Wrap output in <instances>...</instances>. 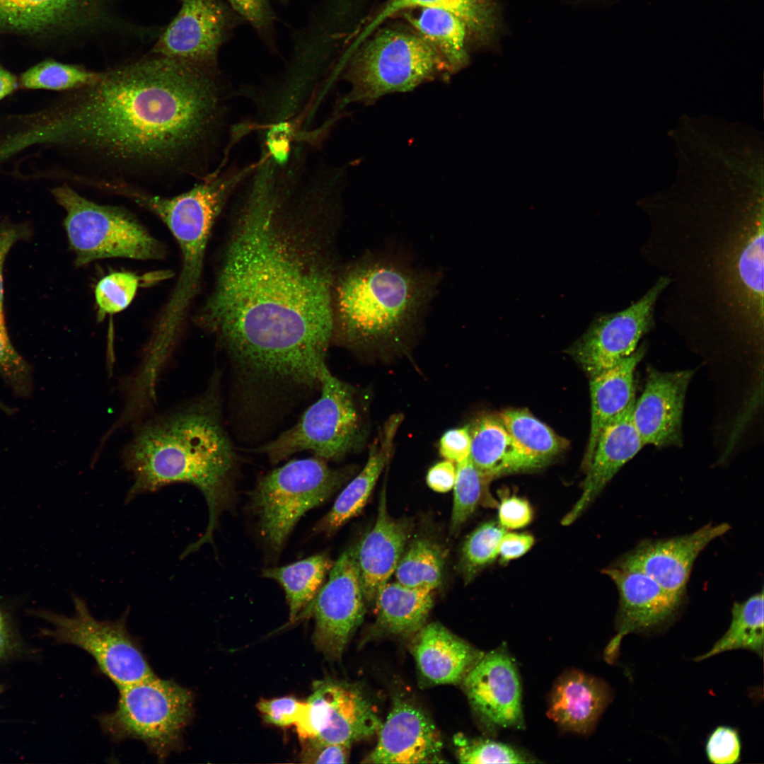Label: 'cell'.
Segmentation results:
<instances>
[{
  "mask_svg": "<svg viewBox=\"0 0 764 764\" xmlns=\"http://www.w3.org/2000/svg\"><path fill=\"white\" fill-rule=\"evenodd\" d=\"M342 185L328 171L266 158L238 189L198 323L245 386L279 392L319 381L332 343Z\"/></svg>",
  "mask_w": 764,
  "mask_h": 764,
  "instance_id": "1",
  "label": "cell"
},
{
  "mask_svg": "<svg viewBox=\"0 0 764 764\" xmlns=\"http://www.w3.org/2000/svg\"><path fill=\"white\" fill-rule=\"evenodd\" d=\"M219 75L154 54L101 71L58 109L45 141L83 155L92 186L202 180L225 127Z\"/></svg>",
  "mask_w": 764,
  "mask_h": 764,
  "instance_id": "2",
  "label": "cell"
},
{
  "mask_svg": "<svg viewBox=\"0 0 764 764\" xmlns=\"http://www.w3.org/2000/svg\"><path fill=\"white\" fill-rule=\"evenodd\" d=\"M123 460L133 479L127 502L172 484L196 487L207 502L209 521L204 534L186 550L192 553L212 542L231 493L237 460L214 388L187 406L143 424L126 446Z\"/></svg>",
  "mask_w": 764,
  "mask_h": 764,
  "instance_id": "3",
  "label": "cell"
},
{
  "mask_svg": "<svg viewBox=\"0 0 764 764\" xmlns=\"http://www.w3.org/2000/svg\"><path fill=\"white\" fill-rule=\"evenodd\" d=\"M441 279V272L390 252L367 251L341 265L332 290V343L378 354L405 351Z\"/></svg>",
  "mask_w": 764,
  "mask_h": 764,
  "instance_id": "4",
  "label": "cell"
},
{
  "mask_svg": "<svg viewBox=\"0 0 764 764\" xmlns=\"http://www.w3.org/2000/svg\"><path fill=\"white\" fill-rule=\"evenodd\" d=\"M250 173L248 166L218 168L189 190L173 197L155 195L131 186L119 190L118 195L156 215L168 228L181 251L179 278L150 341L156 350L170 352L175 343L199 288L213 226Z\"/></svg>",
  "mask_w": 764,
  "mask_h": 764,
  "instance_id": "5",
  "label": "cell"
},
{
  "mask_svg": "<svg viewBox=\"0 0 764 764\" xmlns=\"http://www.w3.org/2000/svg\"><path fill=\"white\" fill-rule=\"evenodd\" d=\"M352 54L345 74L350 85L342 103H375L451 73L440 55L417 33L396 29L378 31Z\"/></svg>",
  "mask_w": 764,
  "mask_h": 764,
  "instance_id": "6",
  "label": "cell"
},
{
  "mask_svg": "<svg viewBox=\"0 0 764 764\" xmlns=\"http://www.w3.org/2000/svg\"><path fill=\"white\" fill-rule=\"evenodd\" d=\"M318 399L298 422L259 448L273 463L311 451L323 460H339L364 442L367 424L356 390L328 369L320 380Z\"/></svg>",
  "mask_w": 764,
  "mask_h": 764,
  "instance_id": "7",
  "label": "cell"
},
{
  "mask_svg": "<svg viewBox=\"0 0 764 764\" xmlns=\"http://www.w3.org/2000/svg\"><path fill=\"white\" fill-rule=\"evenodd\" d=\"M118 690L115 710L98 717L103 731L115 741H141L159 759L181 747L193 714L191 691L156 675Z\"/></svg>",
  "mask_w": 764,
  "mask_h": 764,
  "instance_id": "8",
  "label": "cell"
},
{
  "mask_svg": "<svg viewBox=\"0 0 764 764\" xmlns=\"http://www.w3.org/2000/svg\"><path fill=\"white\" fill-rule=\"evenodd\" d=\"M348 475L315 456L291 460L262 477L250 502L266 545L279 552L301 516L330 498Z\"/></svg>",
  "mask_w": 764,
  "mask_h": 764,
  "instance_id": "9",
  "label": "cell"
},
{
  "mask_svg": "<svg viewBox=\"0 0 764 764\" xmlns=\"http://www.w3.org/2000/svg\"><path fill=\"white\" fill-rule=\"evenodd\" d=\"M52 193L66 212L64 221L75 265L110 257L161 259L163 245L127 210L96 203L63 185Z\"/></svg>",
  "mask_w": 764,
  "mask_h": 764,
  "instance_id": "10",
  "label": "cell"
},
{
  "mask_svg": "<svg viewBox=\"0 0 764 764\" xmlns=\"http://www.w3.org/2000/svg\"><path fill=\"white\" fill-rule=\"evenodd\" d=\"M73 602L75 612L72 616L39 612V616L53 627L45 635L58 643L76 645L87 652L118 689L155 676L127 629L126 613L115 621L98 620L83 598L74 596Z\"/></svg>",
  "mask_w": 764,
  "mask_h": 764,
  "instance_id": "11",
  "label": "cell"
},
{
  "mask_svg": "<svg viewBox=\"0 0 764 764\" xmlns=\"http://www.w3.org/2000/svg\"><path fill=\"white\" fill-rule=\"evenodd\" d=\"M306 702L295 724L300 741L316 738L352 745L377 734L383 723L361 688L346 681H316Z\"/></svg>",
  "mask_w": 764,
  "mask_h": 764,
  "instance_id": "12",
  "label": "cell"
},
{
  "mask_svg": "<svg viewBox=\"0 0 764 764\" xmlns=\"http://www.w3.org/2000/svg\"><path fill=\"white\" fill-rule=\"evenodd\" d=\"M245 21L223 0H181L151 54L218 69L221 47Z\"/></svg>",
  "mask_w": 764,
  "mask_h": 764,
  "instance_id": "13",
  "label": "cell"
},
{
  "mask_svg": "<svg viewBox=\"0 0 764 764\" xmlns=\"http://www.w3.org/2000/svg\"><path fill=\"white\" fill-rule=\"evenodd\" d=\"M365 598L355 548L344 551L333 563L328 581L303 613L315 620L314 644L329 659H339L364 618Z\"/></svg>",
  "mask_w": 764,
  "mask_h": 764,
  "instance_id": "14",
  "label": "cell"
},
{
  "mask_svg": "<svg viewBox=\"0 0 764 764\" xmlns=\"http://www.w3.org/2000/svg\"><path fill=\"white\" fill-rule=\"evenodd\" d=\"M661 277L638 301L627 308L596 318L567 352L589 377L615 365L632 354L651 328L657 299L668 285Z\"/></svg>",
  "mask_w": 764,
  "mask_h": 764,
  "instance_id": "15",
  "label": "cell"
},
{
  "mask_svg": "<svg viewBox=\"0 0 764 764\" xmlns=\"http://www.w3.org/2000/svg\"><path fill=\"white\" fill-rule=\"evenodd\" d=\"M461 683L472 710L489 730L524 728L519 675L505 645L484 654Z\"/></svg>",
  "mask_w": 764,
  "mask_h": 764,
  "instance_id": "16",
  "label": "cell"
},
{
  "mask_svg": "<svg viewBox=\"0 0 764 764\" xmlns=\"http://www.w3.org/2000/svg\"><path fill=\"white\" fill-rule=\"evenodd\" d=\"M603 572L615 583L620 596L616 633L604 652L606 660L613 663L625 635L667 622L677 611L682 597L669 592L654 579L638 570L613 565L605 569Z\"/></svg>",
  "mask_w": 764,
  "mask_h": 764,
  "instance_id": "17",
  "label": "cell"
},
{
  "mask_svg": "<svg viewBox=\"0 0 764 764\" xmlns=\"http://www.w3.org/2000/svg\"><path fill=\"white\" fill-rule=\"evenodd\" d=\"M730 528L727 523H710L678 537L644 541L623 555L614 565L640 571L669 592L683 597L693 565L699 554Z\"/></svg>",
  "mask_w": 764,
  "mask_h": 764,
  "instance_id": "18",
  "label": "cell"
},
{
  "mask_svg": "<svg viewBox=\"0 0 764 764\" xmlns=\"http://www.w3.org/2000/svg\"><path fill=\"white\" fill-rule=\"evenodd\" d=\"M694 370L661 371L647 369L644 390L635 400L632 418L644 445L682 444V417L685 394Z\"/></svg>",
  "mask_w": 764,
  "mask_h": 764,
  "instance_id": "19",
  "label": "cell"
},
{
  "mask_svg": "<svg viewBox=\"0 0 764 764\" xmlns=\"http://www.w3.org/2000/svg\"><path fill=\"white\" fill-rule=\"evenodd\" d=\"M377 743L363 763H436L443 741L432 719L414 704L395 696L378 734Z\"/></svg>",
  "mask_w": 764,
  "mask_h": 764,
  "instance_id": "20",
  "label": "cell"
},
{
  "mask_svg": "<svg viewBox=\"0 0 764 764\" xmlns=\"http://www.w3.org/2000/svg\"><path fill=\"white\" fill-rule=\"evenodd\" d=\"M106 0H0V31L26 34L92 31Z\"/></svg>",
  "mask_w": 764,
  "mask_h": 764,
  "instance_id": "21",
  "label": "cell"
},
{
  "mask_svg": "<svg viewBox=\"0 0 764 764\" xmlns=\"http://www.w3.org/2000/svg\"><path fill=\"white\" fill-rule=\"evenodd\" d=\"M633 403L608 422L598 439L577 502L562 519L568 526L578 519L618 470L644 446L632 418Z\"/></svg>",
  "mask_w": 764,
  "mask_h": 764,
  "instance_id": "22",
  "label": "cell"
},
{
  "mask_svg": "<svg viewBox=\"0 0 764 764\" xmlns=\"http://www.w3.org/2000/svg\"><path fill=\"white\" fill-rule=\"evenodd\" d=\"M385 487L379 500L373 528L355 548V556L366 601H374L378 589L395 572L410 536L407 521L388 513Z\"/></svg>",
  "mask_w": 764,
  "mask_h": 764,
  "instance_id": "23",
  "label": "cell"
},
{
  "mask_svg": "<svg viewBox=\"0 0 764 764\" xmlns=\"http://www.w3.org/2000/svg\"><path fill=\"white\" fill-rule=\"evenodd\" d=\"M412 652L420 677L429 685L461 683L484 654L436 622L415 635Z\"/></svg>",
  "mask_w": 764,
  "mask_h": 764,
  "instance_id": "24",
  "label": "cell"
},
{
  "mask_svg": "<svg viewBox=\"0 0 764 764\" xmlns=\"http://www.w3.org/2000/svg\"><path fill=\"white\" fill-rule=\"evenodd\" d=\"M601 680L577 670L562 673L550 694L548 715L564 731H591L611 699Z\"/></svg>",
  "mask_w": 764,
  "mask_h": 764,
  "instance_id": "25",
  "label": "cell"
},
{
  "mask_svg": "<svg viewBox=\"0 0 764 764\" xmlns=\"http://www.w3.org/2000/svg\"><path fill=\"white\" fill-rule=\"evenodd\" d=\"M470 459L484 475L490 478L533 470L548 464L520 446L497 415H484L468 425Z\"/></svg>",
  "mask_w": 764,
  "mask_h": 764,
  "instance_id": "26",
  "label": "cell"
},
{
  "mask_svg": "<svg viewBox=\"0 0 764 764\" xmlns=\"http://www.w3.org/2000/svg\"><path fill=\"white\" fill-rule=\"evenodd\" d=\"M646 352L642 345L613 366L589 377L591 430L584 469L591 463L599 435L611 419L635 402L634 374Z\"/></svg>",
  "mask_w": 764,
  "mask_h": 764,
  "instance_id": "27",
  "label": "cell"
},
{
  "mask_svg": "<svg viewBox=\"0 0 764 764\" xmlns=\"http://www.w3.org/2000/svg\"><path fill=\"white\" fill-rule=\"evenodd\" d=\"M400 421L399 415L388 419L379 441L371 446L365 465L338 495L330 511L318 524V531L332 533L361 512L390 461Z\"/></svg>",
  "mask_w": 764,
  "mask_h": 764,
  "instance_id": "28",
  "label": "cell"
},
{
  "mask_svg": "<svg viewBox=\"0 0 764 764\" xmlns=\"http://www.w3.org/2000/svg\"><path fill=\"white\" fill-rule=\"evenodd\" d=\"M435 8L459 18L469 29L475 44L487 45L496 38L499 27V11L494 0H388L364 27L348 52L352 53L388 18L406 9Z\"/></svg>",
  "mask_w": 764,
  "mask_h": 764,
  "instance_id": "29",
  "label": "cell"
},
{
  "mask_svg": "<svg viewBox=\"0 0 764 764\" xmlns=\"http://www.w3.org/2000/svg\"><path fill=\"white\" fill-rule=\"evenodd\" d=\"M433 592L387 581L374 598L378 623L396 636L415 635L426 624L434 604Z\"/></svg>",
  "mask_w": 764,
  "mask_h": 764,
  "instance_id": "30",
  "label": "cell"
},
{
  "mask_svg": "<svg viewBox=\"0 0 764 764\" xmlns=\"http://www.w3.org/2000/svg\"><path fill=\"white\" fill-rule=\"evenodd\" d=\"M417 33L443 59L453 74L469 63L468 47L475 42L467 25L454 14L439 8H421L408 16Z\"/></svg>",
  "mask_w": 764,
  "mask_h": 764,
  "instance_id": "31",
  "label": "cell"
},
{
  "mask_svg": "<svg viewBox=\"0 0 764 764\" xmlns=\"http://www.w3.org/2000/svg\"><path fill=\"white\" fill-rule=\"evenodd\" d=\"M333 563L323 554L292 564L263 571L262 575L284 588L289 607V619L295 622L315 598Z\"/></svg>",
  "mask_w": 764,
  "mask_h": 764,
  "instance_id": "32",
  "label": "cell"
},
{
  "mask_svg": "<svg viewBox=\"0 0 764 764\" xmlns=\"http://www.w3.org/2000/svg\"><path fill=\"white\" fill-rule=\"evenodd\" d=\"M763 592L755 594L743 602H735L732 618L724 635L702 655L695 658L700 661L724 652L745 649L763 655Z\"/></svg>",
  "mask_w": 764,
  "mask_h": 764,
  "instance_id": "33",
  "label": "cell"
},
{
  "mask_svg": "<svg viewBox=\"0 0 764 764\" xmlns=\"http://www.w3.org/2000/svg\"><path fill=\"white\" fill-rule=\"evenodd\" d=\"M497 416L520 446L547 463L568 446L565 439L526 409H507Z\"/></svg>",
  "mask_w": 764,
  "mask_h": 764,
  "instance_id": "34",
  "label": "cell"
},
{
  "mask_svg": "<svg viewBox=\"0 0 764 764\" xmlns=\"http://www.w3.org/2000/svg\"><path fill=\"white\" fill-rule=\"evenodd\" d=\"M444 566L440 547L429 539L417 538L405 549L394 573L404 586L434 591L441 584Z\"/></svg>",
  "mask_w": 764,
  "mask_h": 764,
  "instance_id": "35",
  "label": "cell"
},
{
  "mask_svg": "<svg viewBox=\"0 0 764 764\" xmlns=\"http://www.w3.org/2000/svg\"><path fill=\"white\" fill-rule=\"evenodd\" d=\"M99 76L100 72L80 65L46 60L22 74L20 85L30 89L75 90L95 82Z\"/></svg>",
  "mask_w": 764,
  "mask_h": 764,
  "instance_id": "36",
  "label": "cell"
},
{
  "mask_svg": "<svg viewBox=\"0 0 764 764\" xmlns=\"http://www.w3.org/2000/svg\"><path fill=\"white\" fill-rule=\"evenodd\" d=\"M507 529L498 521H490L477 527L465 540L461 555V569L465 582L470 581L498 557L499 545Z\"/></svg>",
  "mask_w": 764,
  "mask_h": 764,
  "instance_id": "37",
  "label": "cell"
},
{
  "mask_svg": "<svg viewBox=\"0 0 764 764\" xmlns=\"http://www.w3.org/2000/svg\"><path fill=\"white\" fill-rule=\"evenodd\" d=\"M456 476L453 485V504L451 530L456 533L473 514L485 492L486 484L491 479L484 475L473 464L470 458L456 463Z\"/></svg>",
  "mask_w": 764,
  "mask_h": 764,
  "instance_id": "38",
  "label": "cell"
},
{
  "mask_svg": "<svg viewBox=\"0 0 764 764\" xmlns=\"http://www.w3.org/2000/svg\"><path fill=\"white\" fill-rule=\"evenodd\" d=\"M457 758L461 763H531L537 760L508 743L458 733L453 736Z\"/></svg>",
  "mask_w": 764,
  "mask_h": 764,
  "instance_id": "39",
  "label": "cell"
},
{
  "mask_svg": "<svg viewBox=\"0 0 764 764\" xmlns=\"http://www.w3.org/2000/svg\"><path fill=\"white\" fill-rule=\"evenodd\" d=\"M0 378L18 397L27 398L33 391L32 368L13 345L4 312H0Z\"/></svg>",
  "mask_w": 764,
  "mask_h": 764,
  "instance_id": "40",
  "label": "cell"
},
{
  "mask_svg": "<svg viewBox=\"0 0 764 764\" xmlns=\"http://www.w3.org/2000/svg\"><path fill=\"white\" fill-rule=\"evenodd\" d=\"M141 280V277L129 272H115L103 277L95 289L96 302L100 316L119 313L129 306Z\"/></svg>",
  "mask_w": 764,
  "mask_h": 764,
  "instance_id": "41",
  "label": "cell"
},
{
  "mask_svg": "<svg viewBox=\"0 0 764 764\" xmlns=\"http://www.w3.org/2000/svg\"><path fill=\"white\" fill-rule=\"evenodd\" d=\"M270 49L275 47L274 15L269 0H226Z\"/></svg>",
  "mask_w": 764,
  "mask_h": 764,
  "instance_id": "42",
  "label": "cell"
},
{
  "mask_svg": "<svg viewBox=\"0 0 764 764\" xmlns=\"http://www.w3.org/2000/svg\"><path fill=\"white\" fill-rule=\"evenodd\" d=\"M741 743L738 731L729 727H717L707 739L705 752L714 764H732L741 760Z\"/></svg>",
  "mask_w": 764,
  "mask_h": 764,
  "instance_id": "43",
  "label": "cell"
},
{
  "mask_svg": "<svg viewBox=\"0 0 764 764\" xmlns=\"http://www.w3.org/2000/svg\"><path fill=\"white\" fill-rule=\"evenodd\" d=\"M306 707V702L291 696L261 699L257 704V708L266 723L281 727L296 724L303 715Z\"/></svg>",
  "mask_w": 764,
  "mask_h": 764,
  "instance_id": "44",
  "label": "cell"
},
{
  "mask_svg": "<svg viewBox=\"0 0 764 764\" xmlns=\"http://www.w3.org/2000/svg\"><path fill=\"white\" fill-rule=\"evenodd\" d=\"M300 760L303 763H345L349 758L351 744L322 741L316 738L301 741Z\"/></svg>",
  "mask_w": 764,
  "mask_h": 764,
  "instance_id": "45",
  "label": "cell"
},
{
  "mask_svg": "<svg viewBox=\"0 0 764 764\" xmlns=\"http://www.w3.org/2000/svg\"><path fill=\"white\" fill-rule=\"evenodd\" d=\"M533 519L529 502L515 494L503 495L498 507V522L506 529H519L528 525Z\"/></svg>",
  "mask_w": 764,
  "mask_h": 764,
  "instance_id": "46",
  "label": "cell"
},
{
  "mask_svg": "<svg viewBox=\"0 0 764 764\" xmlns=\"http://www.w3.org/2000/svg\"><path fill=\"white\" fill-rule=\"evenodd\" d=\"M470 443L468 425L450 429L440 438L439 451L444 459L456 464L470 458Z\"/></svg>",
  "mask_w": 764,
  "mask_h": 764,
  "instance_id": "47",
  "label": "cell"
},
{
  "mask_svg": "<svg viewBox=\"0 0 764 764\" xmlns=\"http://www.w3.org/2000/svg\"><path fill=\"white\" fill-rule=\"evenodd\" d=\"M30 235L28 225L0 222V312H4L3 268L6 257L16 242L28 238Z\"/></svg>",
  "mask_w": 764,
  "mask_h": 764,
  "instance_id": "48",
  "label": "cell"
},
{
  "mask_svg": "<svg viewBox=\"0 0 764 764\" xmlns=\"http://www.w3.org/2000/svg\"><path fill=\"white\" fill-rule=\"evenodd\" d=\"M534 542V538L531 534L506 532L499 545L500 562L505 564L523 556L531 548Z\"/></svg>",
  "mask_w": 764,
  "mask_h": 764,
  "instance_id": "49",
  "label": "cell"
},
{
  "mask_svg": "<svg viewBox=\"0 0 764 764\" xmlns=\"http://www.w3.org/2000/svg\"><path fill=\"white\" fill-rule=\"evenodd\" d=\"M453 462L444 460L435 463L428 470L426 476L427 485L433 491L445 493L453 487L456 465Z\"/></svg>",
  "mask_w": 764,
  "mask_h": 764,
  "instance_id": "50",
  "label": "cell"
},
{
  "mask_svg": "<svg viewBox=\"0 0 764 764\" xmlns=\"http://www.w3.org/2000/svg\"><path fill=\"white\" fill-rule=\"evenodd\" d=\"M18 647L11 617L0 608V659L12 654Z\"/></svg>",
  "mask_w": 764,
  "mask_h": 764,
  "instance_id": "51",
  "label": "cell"
},
{
  "mask_svg": "<svg viewBox=\"0 0 764 764\" xmlns=\"http://www.w3.org/2000/svg\"><path fill=\"white\" fill-rule=\"evenodd\" d=\"M18 85L16 76L0 65V100L13 92Z\"/></svg>",
  "mask_w": 764,
  "mask_h": 764,
  "instance_id": "52",
  "label": "cell"
},
{
  "mask_svg": "<svg viewBox=\"0 0 764 764\" xmlns=\"http://www.w3.org/2000/svg\"><path fill=\"white\" fill-rule=\"evenodd\" d=\"M277 1H279V2H281V3H286V2H287V1H289V0H277Z\"/></svg>",
  "mask_w": 764,
  "mask_h": 764,
  "instance_id": "53",
  "label": "cell"
},
{
  "mask_svg": "<svg viewBox=\"0 0 764 764\" xmlns=\"http://www.w3.org/2000/svg\"><path fill=\"white\" fill-rule=\"evenodd\" d=\"M1 405H2L1 401H0V407L1 406Z\"/></svg>",
  "mask_w": 764,
  "mask_h": 764,
  "instance_id": "54",
  "label": "cell"
}]
</instances>
